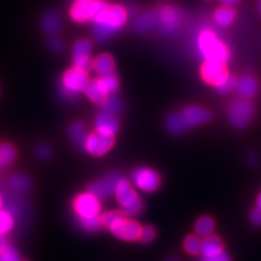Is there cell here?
<instances>
[{"mask_svg": "<svg viewBox=\"0 0 261 261\" xmlns=\"http://www.w3.org/2000/svg\"><path fill=\"white\" fill-rule=\"evenodd\" d=\"M156 237V231L152 226H145L141 229L140 232V240L142 243L152 242Z\"/></svg>", "mask_w": 261, "mask_h": 261, "instance_id": "34", "label": "cell"}, {"mask_svg": "<svg viewBox=\"0 0 261 261\" xmlns=\"http://www.w3.org/2000/svg\"><path fill=\"white\" fill-rule=\"evenodd\" d=\"M159 28L163 33L171 35L176 33L183 22L181 11L174 6H165L158 11Z\"/></svg>", "mask_w": 261, "mask_h": 261, "instance_id": "11", "label": "cell"}, {"mask_svg": "<svg viewBox=\"0 0 261 261\" xmlns=\"http://www.w3.org/2000/svg\"><path fill=\"white\" fill-rule=\"evenodd\" d=\"M37 155L43 160H47L50 156V149L47 145H39L37 147Z\"/></svg>", "mask_w": 261, "mask_h": 261, "instance_id": "36", "label": "cell"}, {"mask_svg": "<svg viewBox=\"0 0 261 261\" xmlns=\"http://www.w3.org/2000/svg\"><path fill=\"white\" fill-rule=\"evenodd\" d=\"M259 10H260V13H261V2H260V6H259Z\"/></svg>", "mask_w": 261, "mask_h": 261, "instance_id": "44", "label": "cell"}, {"mask_svg": "<svg viewBox=\"0 0 261 261\" xmlns=\"http://www.w3.org/2000/svg\"><path fill=\"white\" fill-rule=\"evenodd\" d=\"M122 178L119 173H111L103 179L92 183L89 186L88 192L99 199H106L114 195L116 187Z\"/></svg>", "mask_w": 261, "mask_h": 261, "instance_id": "13", "label": "cell"}, {"mask_svg": "<svg viewBox=\"0 0 261 261\" xmlns=\"http://www.w3.org/2000/svg\"><path fill=\"white\" fill-rule=\"evenodd\" d=\"M14 226V219L8 211L0 209V234L8 233Z\"/></svg>", "mask_w": 261, "mask_h": 261, "instance_id": "28", "label": "cell"}, {"mask_svg": "<svg viewBox=\"0 0 261 261\" xmlns=\"http://www.w3.org/2000/svg\"><path fill=\"white\" fill-rule=\"evenodd\" d=\"M49 47L54 50V51H60L62 49V42L58 39H53L49 44H48Z\"/></svg>", "mask_w": 261, "mask_h": 261, "instance_id": "38", "label": "cell"}, {"mask_svg": "<svg viewBox=\"0 0 261 261\" xmlns=\"http://www.w3.org/2000/svg\"><path fill=\"white\" fill-rule=\"evenodd\" d=\"M85 71L73 68L66 72L62 77V91L68 98H74L77 94L84 92L89 83Z\"/></svg>", "mask_w": 261, "mask_h": 261, "instance_id": "8", "label": "cell"}, {"mask_svg": "<svg viewBox=\"0 0 261 261\" xmlns=\"http://www.w3.org/2000/svg\"><path fill=\"white\" fill-rule=\"evenodd\" d=\"M168 261H177L176 259H174V258H170V259H168Z\"/></svg>", "mask_w": 261, "mask_h": 261, "instance_id": "43", "label": "cell"}, {"mask_svg": "<svg viewBox=\"0 0 261 261\" xmlns=\"http://www.w3.org/2000/svg\"><path fill=\"white\" fill-rule=\"evenodd\" d=\"M69 135H70V138L72 141L75 143V145H77L80 147L84 146V141L88 136L86 128H85L84 123H82V122L73 123L70 126Z\"/></svg>", "mask_w": 261, "mask_h": 261, "instance_id": "23", "label": "cell"}, {"mask_svg": "<svg viewBox=\"0 0 261 261\" xmlns=\"http://www.w3.org/2000/svg\"><path fill=\"white\" fill-rule=\"evenodd\" d=\"M211 119V113L204 108L197 106L187 107L181 112L170 114L166 121V127L171 134H182L187 130L203 125Z\"/></svg>", "mask_w": 261, "mask_h": 261, "instance_id": "3", "label": "cell"}, {"mask_svg": "<svg viewBox=\"0 0 261 261\" xmlns=\"http://www.w3.org/2000/svg\"><path fill=\"white\" fill-rule=\"evenodd\" d=\"M84 93L91 102L98 106H103L109 96L112 94L101 76L90 81L84 90Z\"/></svg>", "mask_w": 261, "mask_h": 261, "instance_id": "17", "label": "cell"}, {"mask_svg": "<svg viewBox=\"0 0 261 261\" xmlns=\"http://www.w3.org/2000/svg\"><path fill=\"white\" fill-rule=\"evenodd\" d=\"M114 196L125 214L137 216L141 213L143 209V203L140 196L128 180L122 178L116 187Z\"/></svg>", "mask_w": 261, "mask_h": 261, "instance_id": "5", "label": "cell"}, {"mask_svg": "<svg viewBox=\"0 0 261 261\" xmlns=\"http://www.w3.org/2000/svg\"><path fill=\"white\" fill-rule=\"evenodd\" d=\"M250 218H251L252 224L254 225H261V210H259L258 208L252 210Z\"/></svg>", "mask_w": 261, "mask_h": 261, "instance_id": "37", "label": "cell"}, {"mask_svg": "<svg viewBox=\"0 0 261 261\" xmlns=\"http://www.w3.org/2000/svg\"><path fill=\"white\" fill-rule=\"evenodd\" d=\"M221 1L224 4V6H227V7H232L240 2V0H221Z\"/></svg>", "mask_w": 261, "mask_h": 261, "instance_id": "39", "label": "cell"}, {"mask_svg": "<svg viewBox=\"0 0 261 261\" xmlns=\"http://www.w3.org/2000/svg\"><path fill=\"white\" fill-rule=\"evenodd\" d=\"M103 107L105 111L116 114L117 112L121 111L122 103L120 99L115 95V93L111 94Z\"/></svg>", "mask_w": 261, "mask_h": 261, "instance_id": "30", "label": "cell"}, {"mask_svg": "<svg viewBox=\"0 0 261 261\" xmlns=\"http://www.w3.org/2000/svg\"><path fill=\"white\" fill-rule=\"evenodd\" d=\"M73 208L77 219H89L100 216L102 205L100 199L88 192L75 197Z\"/></svg>", "mask_w": 261, "mask_h": 261, "instance_id": "9", "label": "cell"}, {"mask_svg": "<svg viewBox=\"0 0 261 261\" xmlns=\"http://www.w3.org/2000/svg\"><path fill=\"white\" fill-rule=\"evenodd\" d=\"M195 47L204 61L226 63L230 57L229 48L211 28H202L196 35Z\"/></svg>", "mask_w": 261, "mask_h": 261, "instance_id": "1", "label": "cell"}, {"mask_svg": "<svg viewBox=\"0 0 261 261\" xmlns=\"http://www.w3.org/2000/svg\"><path fill=\"white\" fill-rule=\"evenodd\" d=\"M92 43L89 40H80L73 47V61L76 69L87 72L92 69L93 61L90 58Z\"/></svg>", "mask_w": 261, "mask_h": 261, "instance_id": "14", "label": "cell"}, {"mask_svg": "<svg viewBox=\"0 0 261 261\" xmlns=\"http://www.w3.org/2000/svg\"><path fill=\"white\" fill-rule=\"evenodd\" d=\"M92 68L100 76L114 74V60L109 55H101L94 60Z\"/></svg>", "mask_w": 261, "mask_h": 261, "instance_id": "21", "label": "cell"}, {"mask_svg": "<svg viewBox=\"0 0 261 261\" xmlns=\"http://www.w3.org/2000/svg\"><path fill=\"white\" fill-rule=\"evenodd\" d=\"M223 248V243L220 240V238L211 234L204 237L203 240H201L200 253L203 255V257H209L224 252Z\"/></svg>", "mask_w": 261, "mask_h": 261, "instance_id": "20", "label": "cell"}, {"mask_svg": "<svg viewBox=\"0 0 261 261\" xmlns=\"http://www.w3.org/2000/svg\"><path fill=\"white\" fill-rule=\"evenodd\" d=\"M95 129L101 135L114 138L119 129V120L116 114L105 110L99 112L95 118Z\"/></svg>", "mask_w": 261, "mask_h": 261, "instance_id": "15", "label": "cell"}, {"mask_svg": "<svg viewBox=\"0 0 261 261\" xmlns=\"http://www.w3.org/2000/svg\"><path fill=\"white\" fill-rule=\"evenodd\" d=\"M229 75L225 64L219 61H205L201 67V76L207 84H213L215 87L221 84Z\"/></svg>", "mask_w": 261, "mask_h": 261, "instance_id": "16", "label": "cell"}, {"mask_svg": "<svg viewBox=\"0 0 261 261\" xmlns=\"http://www.w3.org/2000/svg\"><path fill=\"white\" fill-rule=\"evenodd\" d=\"M10 185L18 191H25L29 188V180L22 175H13L9 180Z\"/></svg>", "mask_w": 261, "mask_h": 261, "instance_id": "33", "label": "cell"}, {"mask_svg": "<svg viewBox=\"0 0 261 261\" xmlns=\"http://www.w3.org/2000/svg\"><path fill=\"white\" fill-rule=\"evenodd\" d=\"M259 89V85L255 77L252 75H245L241 77L235 86V90L237 94L242 97L243 99H251L253 98Z\"/></svg>", "mask_w": 261, "mask_h": 261, "instance_id": "18", "label": "cell"}, {"mask_svg": "<svg viewBox=\"0 0 261 261\" xmlns=\"http://www.w3.org/2000/svg\"><path fill=\"white\" fill-rule=\"evenodd\" d=\"M17 151L10 143H0V168H8L15 161Z\"/></svg>", "mask_w": 261, "mask_h": 261, "instance_id": "24", "label": "cell"}, {"mask_svg": "<svg viewBox=\"0 0 261 261\" xmlns=\"http://www.w3.org/2000/svg\"><path fill=\"white\" fill-rule=\"evenodd\" d=\"M7 243L5 241V238H4V235H1L0 234V252H2L6 247H7Z\"/></svg>", "mask_w": 261, "mask_h": 261, "instance_id": "40", "label": "cell"}, {"mask_svg": "<svg viewBox=\"0 0 261 261\" xmlns=\"http://www.w3.org/2000/svg\"><path fill=\"white\" fill-rule=\"evenodd\" d=\"M0 261H27L21 258L16 249L7 245V247L0 252Z\"/></svg>", "mask_w": 261, "mask_h": 261, "instance_id": "31", "label": "cell"}, {"mask_svg": "<svg viewBox=\"0 0 261 261\" xmlns=\"http://www.w3.org/2000/svg\"><path fill=\"white\" fill-rule=\"evenodd\" d=\"M2 204H3V202H2V198H1V196H0V209L2 208Z\"/></svg>", "mask_w": 261, "mask_h": 261, "instance_id": "42", "label": "cell"}, {"mask_svg": "<svg viewBox=\"0 0 261 261\" xmlns=\"http://www.w3.org/2000/svg\"><path fill=\"white\" fill-rule=\"evenodd\" d=\"M214 221L210 217H201L196 221L195 230L198 236L206 237L214 231Z\"/></svg>", "mask_w": 261, "mask_h": 261, "instance_id": "25", "label": "cell"}, {"mask_svg": "<svg viewBox=\"0 0 261 261\" xmlns=\"http://www.w3.org/2000/svg\"><path fill=\"white\" fill-rule=\"evenodd\" d=\"M256 208H258L261 210V193L259 196H257V200H256Z\"/></svg>", "mask_w": 261, "mask_h": 261, "instance_id": "41", "label": "cell"}, {"mask_svg": "<svg viewBox=\"0 0 261 261\" xmlns=\"http://www.w3.org/2000/svg\"><path fill=\"white\" fill-rule=\"evenodd\" d=\"M127 21V12L122 6H108L93 19L94 36L105 42L121 29Z\"/></svg>", "mask_w": 261, "mask_h": 261, "instance_id": "2", "label": "cell"}, {"mask_svg": "<svg viewBox=\"0 0 261 261\" xmlns=\"http://www.w3.org/2000/svg\"><path fill=\"white\" fill-rule=\"evenodd\" d=\"M236 83H237V81L235 80V77H234L233 75H228L221 84H218V85L216 86V88H217V90H218L220 93H228V92H230L232 89H235Z\"/></svg>", "mask_w": 261, "mask_h": 261, "instance_id": "32", "label": "cell"}, {"mask_svg": "<svg viewBox=\"0 0 261 261\" xmlns=\"http://www.w3.org/2000/svg\"><path fill=\"white\" fill-rule=\"evenodd\" d=\"M201 261H230L229 256L224 252H222L217 255L209 256V257H203Z\"/></svg>", "mask_w": 261, "mask_h": 261, "instance_id": "35", "label": "cell"}, {"mask_svg": "<svg viewBox=\"0 0 261 261\" xmlns=\"http://www.w3.org/2000/svg\"><path fill=\"white\" fill-rule=\"evenodd\" d=\"M236 14L231 7L223 6L215 11V23L220 28H227L233 23Z\"/></svg>", "mask_w": 261, "mask_h": 261, "instance_id": "22", "label": "cell"}, {"mask_svg": "<svg viewBox=\"0 0 261 261\" xmlns=\"http://www.w3.org/2000/svg\"><path fill=\"white\" fill-rule=\"evenodd\" d=\"M184 248L191 254H199L201 252V240L195 235H190L185 239Z\"/></svg>", "mask_w": 261, "mask_h": 261, "instance_id": "27", "label": "cell"}, {"mask_svg": "<svg viewBox=\"0 0 261 261\" xmlns=\"http://www.w3.org/2000/svg\"><path fill=\"white\" fill-rule=\"evenodd\" d=\"M105 0H75L71 8V17L76 22H84L98 16L108 7Z\"/></svg>", "mask_w": 261, "mask_h": 261, "instance_id": "6", "label": "cell"}, {"mask_svg": "<svg viewBox=\"0 0 261 261\" xmlns=\"http://www.w3.org/2000/svg\"><path fill=\"white\" fill-rule=\"evenodd\" d=\"M158 13L155 12H146L141 14L135 21V28L140 33H146L153 30L154 28H159Z\"/></svg>", "mask_w": 261, "mask_h": 261, "instance_id": "19", "label": "cell"}, {"mask_svg": "<svg viewBox=\"0 0 261 261\" xmlns=\"http://www.w3.org/2000/svg\"><path fill=\"white\" fill-rule=\"evenodd\" d=\"M79 224L82 226L84 230L94 232L97 231L102 226V220L101 217H95L89 219H79Z\"/></svg>", "mask_w": 261, "mask_h": 261, "instance_id": "29", "label": "cell"}, {"mask_svg": "<svg viewBox=\"0 0 261 261\" xmlns=\"http://www.w3.org/2000/svg\"><path fill=\"white\" fill-rule=\"evenodd\" d=\"M132 183L140 191L151 193L156 191L161 185V177L154 169L141 167L133 171Z\"/></svg>", "mask_w": 261, "mask_h": 261, "instance_id": "10", "label": "cell"}, {"mask_svg": "<svg viewBox=\"0 0 261 261\" xmlns=\"http://www.w3.org/2000/svg\"><path fill=\"white\" fill-rule=\"evenodd\" d=\"M253 114L254 110L252 103L243 98L232 101L227 109L228 120L238 129L247 127L252 122Z\"/></svg>", "mask_w": 261, "mask_h": 261, "instance_id": "7", "label": "cell"}, {"mask_svg": "<svg viewBox=\"0 0 261 261\" xmlns=\"http://www.w3.org/2000/svg\"><path fill=\"white\" fill-rule=\"evenodd\" d=\"M101 220L102 225L116 238L129 242L140 239L142 227L138 222L129 220L124 212L111 211L103 214Z\"/></svg>", "mask_w": 261, "mask_h": 261, "instance_id": "4", "label": "cell"}, {"mask_svg": "<svg viewBox=\"0 0 261 261\" xmlns=\"http://www.w3.org/2000/svg\"><path fill=\"white\" fill-rule=\"evenodd\" d=\"M42 25L47 33L55 34L61 27V22L58 15L54 12H50V13H47V15L44 17Z\"/></svg>", "mask_w": 261, "mask_h": 261, "instance_id": "26", "label": "cell"}, {"mask_svg": "<svg viewBox=\"0 0 261 261\" xmlns=\"http://www.w3.org/2000/svg\"><path fill=\"white\" fill-rule=\"evenodd\" d=\"M113 144L114 138L94 132L87 136L83 147L88 154L95 157H101L112 149Z\"/></svg>", "mask_w": 261, "mask_h": 261, "instance_id": "12", "label": "cell"}]
</instances>
